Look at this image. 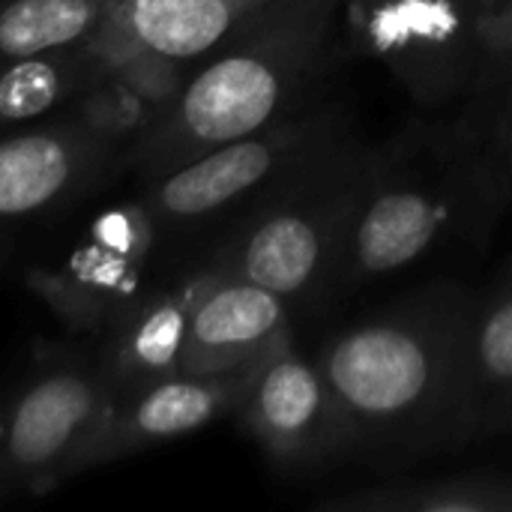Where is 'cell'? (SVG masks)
<instances>
[{
	"label": "cell",
	"mask_w": 512,
	"mask_h": 512,
	"mask_svg": "<svg viewBox=\"0 0 512 512\" xmlns=\"http://www.w3.org/2000/svg\"><path fill=\"white\" fill-rule=\"evenodd\" d=\"M474 291L435 282L333 333L315 363L354 438V456L408 462L459 450V372Z\"/></svg>",
	"instance_id": "1"
},
{
	"label": "cell",
	"mask_w": 512,
	"mask_h": 512,
	"mask_svg": "<svg viewBox=\"0 0 512 512\" xmlns=\"http://www.w3.org/2000/svg\"><path fill=\"white\" fill-rule=\"evenodd\" d=\"M339 0H267L186 78L123 153L150 180L315 102L333 60Z\"/></svg>",
	"instance_id": "2"
},
{
	"label": "cell",
	"mask_w": 512,
	"mask_h": 512,
	"mask_svg": "<svg viewBox=\"0 0 512 512\" xmlns=\"http://www.w3.org/2000/svg\"><path fill=\"white\" fill-rule=\"evenodd\" d=\"M504 207L510 198L465 120L411 126L375 153L333 288L405 273L456 237L489 228Z\"/></svg>",
	"instance_id": "3"
},
{
	"label": "cell",
	"mask_w": 512,
	"mask_h": 512,
	"mask_svg": "<svg viewBox=\"0 0 512 512\" xmlns=\"http://www.w3.org/2000/svg\"><path fill=\"white\" fill-rule=\"evenodd\" d=\"M378 147L345 138L270 195L219 246L210 270L249 279L288 306L333 291L345 234L372 177Z\"/></svg>",
	"instance_id": "4"
},
{
	"label": "cell",
	"mask_w": 512,
	"mask_h": 512,
	"mask_svg": "<svg viewBox=\"0 0 512 512\" xmlns=\"http://www.w3.org/2000/svg\"><path fill=\"white\" fill-rule=\"evenodd\" d=\"M351 135L348 111L315 99L258 132L198 153L150 180L141 204L159 234L204 228L237 207L258 204L303 165Z\"/></svg>",
	"instance_id": "5"
},
{
	"label": "cell",
	"mask_w": 512,
	"mask_h": 512,
	"mask_svg": "<svg viewBox=\"0 0 512 512\" xmlns=\"http://www.w3.org/2000/svg\"><path fill=\"white\" fill-rule=\"evenodd\" d=\"M114 402L96 354H48L3 411V501L51 492L69 477L99 468Z\"/></svg>",
	"instance_id": "6"
},
{
	"label": "cell",
	"mask_w": 512,
	"mask_h": 512,
	"mask_svg": "<svg viewBox=\"0 0 512 512\" xmlns=\"http://www.w3.org/2000/svg\"><path fill=\"white\" fill-rule=\"evenodd\" d=\"M348 48L423 108L468 99L489 39L486 0H339Z\"/></svg>",
	"instance_id": "7"
},
{
	"label": "cell",
	"mask_w": 512,
	"mask_h": 512,
	"mask_svg": "<svg viewBox=\"0 0 512 512\" xmlns=\"http://www.w3.org/2000/svg\"><path fill=\"white\" fill-rule=\"evenodd\" d=\"M234 417L285 471L309 474L354 456L348 420L318 369L288 333L249 372Z\"/></svg>",
	"instance_id": "8"
},
{
	"label": "cell",
	"mask_w": 512,
	"mask_h": 512,
	"mask_svg": "<svg viewBox=\"0 0 512 512\" xmlns=\"http://www.w3.org/2000/svg\"><path fill=\"white\" fill-rule=\"evenodd\" d=\"M123 150L72 111L0 135V231L81 195Z\"/></svg>",
	"instance_id": "9"
},
{
	"label": "cell",
	"mask_w": 512,
	"mask_h": 512,
	"mask_svg": "<svg viewBox=\"0 0 512 512\" xmlns=\"http://www.w3.org/2000/svg\"><path fill=\"white\" fill-rule=\"evenodd\" d=\"M288 333L291 306L279 294L207 267L195 279L180 372L249 369Z\"/></svg>",
	"instance_id": "10"
},
{
	"label": "cell",
	"mask_w": 512,
	"mask_h": 512,
	"mask_svg": "<svg viewBox=\"0 0 512 512\" xmlns=\"http://www.w3.org/2000/svg\"><path fill=\"white\" fill-rule=\"evenodd\" d=\"M159 237L144 204L99 219L93 240L51 276L42 291L72 324L105 327L120 309L138 300L144 261Z\"/></svg>",
	"instance_id": "11"
},
{
	"label": "cell",
	"mask_w": 512,
	"mask_h": 512,
	"mask_svg": "<svg viewBox=\"0 0 512 512\" xmlns=\"http://www.w3.org/2000/svg\"><path fill=\"white\" fill-rule=\"evenodd\" d=\"M249 372L252 366L213 375L177 372L129 393L111 411L99 465L180 441L222 417H231L240 405Z\"/></svg>",
	"instance_id": "12"
},
{
	"label": "cell",
	"mask_w": 512,
	"mask_h": 512,
	"mask_svg": "<svg viewBox=\"0 0 512 512\" xmlns=\"http://www.w3.org/2000/svg\"><path fill=\"white\" fill-rule=\"evenodd\" d=\"M192 297L195 279L174 291L141 294L105 324L96 360L117 402L180 372Z\"/></svg>",
	"instance_id": "13"
},
{
	"label": "cell",
	"mask_w": 512,
	"mask_h": 512,
	"mask_svg": "<svg viewBox=\"0 0 512 512\" xmlns=\"http://www.w3.org/2000/svg\"><path fill=\"white\" fill-rule=\"evenodd\" d=\"M267 0H126L114 6L132 42L162 60L201 63Z\"/></svg>",
	"instance_id": "14"
},
{
	"label": "cell",
	"mask_w": 512,
	"mask_h": 512,
	"mask_svg": "<svg viewBox=\"0 0 512 512\" xmlns=\"http://www.w3.org/2000/svg\"><path fill=\"white\" fill-rule=\"evenodd\" d=\"M512 393V267L474 294L459 372V447L474 444L483 414Z\"/></svg>",
	"instance_id": "15"
},
{
	"label": "cell",
	"mask_w": 512,
	"mask_h": 512,
	"mask_svg": "<svg viewBox=\"0 0 512 512\" xmlns=\"http://www.w3.org/2000/svg\"><path fill=\"white\" fill-rule=\"evenodd\" d=\"M321 507L336 512H512V468L366 486Z\"/></svg>",
	"instance_id": "16"
},
{
	"label": "cell",
	"mask_w": 512,
	"mask_h": 512,
	"mask_svg": "<svg viewBox=\"0 0 512 512\" xmlns=\"http://www.w3.org/2000/svg\"><path fill=\"white\" fill-rule=\"evenodd\" d=\"M93 84L81 42L0 66V135L39 123L60 105L75 102Z\"/></svg>",
	"instance_id": "17"
},
{
	"label": "cell",
	"mask_w": 512,
	"mask_h": 512,
	"mask_svg": "<svg viewBox=\"0 0 512 512\" xmlns=\"http://www.w3.org/2000/svg\"><path fill=\"white\" fill-rule=\"evenodd\" d=\"M105 6L99 0H0V66L84 42Z\"/></svg>",
	"instance_id": "18"
},
{
	"label": "cell",
	"mask_w": 512,
	"mask_h": 512,
	"mask_svg": "<svg viewBox=\"0 0 512 512\" xmlns=\"http://www.w3.org/2000/svg\"><path fill=\"white\" fill-rule=\"evenodd\" d=\"M459 120L477 132L492 162V153L512 129V0L489 18L486 54Z\"/></svg>",
	"instance_id": "19"
},
{
	"label": "cell",
	"mask_w": 512,
	"mask_h": 512,
	"mask_svg": "<svg viewBox=\"0 0 512 512\" xmlns=\"http://www.w3.org/2000/svg\"><path fill=\"white\" fill-rule=\"evenodd\" d=\"M495 438H512V393L483 414V420L474 432V444L495 441Z\"/></svg>",
	"instance_id": "20"
},
{
	"label": "cell",
	"mask_w": 512,
	"mask_h": 512,
	"mask_svg": "<svg viewBox=\"0 0 512 512\" xmlns=\"http://www.w3.org/2000/svg\"><path fill=\"white\" fill-rule=\"evenodd\" d=\"M492 168H495V174H498V180H501V186H504V192H507L512 204V129L510 135L501 141V147L492 153Z\"/></svg>",
	"instance_id": "21"
},
{
	"label": "cell",
	"mask_w": 512,
	"mask_h": 512,
	"mask_svg": "<svg viewBox=\"0 0 512 512\" xmlns=\"http://www.w3.org/2000/svg\"><path fill=\"white\" fill-rule=\"evenodd\" d=\"M486 3H489V9H492V12H498L507 0H486Z\"/></svg>",
	"instance_id": "22"
},
{
	"label": "cell",
	"mask_w": 512,
	"mask_h": 512,
	"mask_svg": "<svg viewBox=\"0 0 512 512\" xmlns=\"http://www.w3.org/2000/svg\"><path fill=\"white\" fill-rule=\"evenodd\" d=\"M0 432H3V414H0ZM0 501H3V489H0Z\"/></svg>",
	"instance_id": "23"
}]
</instances>
